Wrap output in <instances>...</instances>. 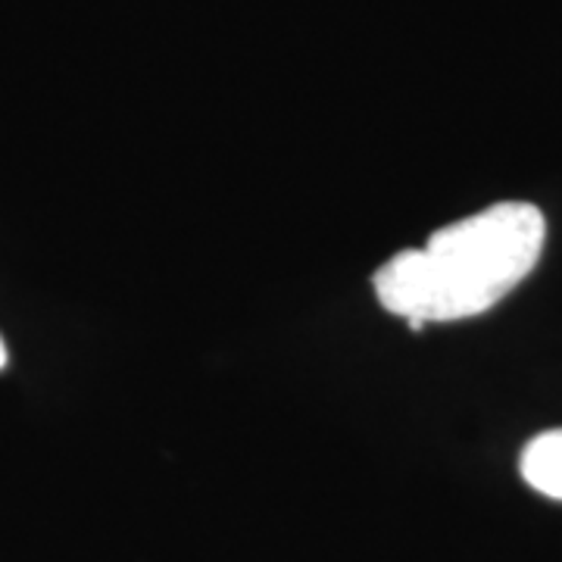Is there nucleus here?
<instances>
[{"mask_svg": "<svg viewBox=\"0 0 562 562\" xmlns=\"http://www.w3.org/2000/svg\"><path fill=\"white\" fill-rule=\"evenodd\" d=\"M519 472L531 491L550 501H562V428L543 431L525 443Z\"/></svg>", "mask_w": 562, "mask_h": 562, "instance_id": "obj_2", "label": "nucleus"}, {"mask_svg": "<svg viewBox=\"0 0 562 562\" xmlns=\"http://www.w3.org/2000/svg\"><path fill=\"white\" fill-rule=\"evenodd\" d=\"M7 366V344H3V338H0V369Z\"/></svg>", "mask_w": 562, "mask_h": 562, "instance_id": "obj_3", "label": "nucleus"}, {"mask_svg": "<svg viewBox=\"0 0 562 562\" xmlns=\"http://www.w3.org/2000/svg\"><path fill=\"white\" fill-rule=\"evenodd\" d=\"M547 220L528 201H503L438 228L375 272L372 288L387 313L409 325L482 316L538 266Z\"/></svg>", "mask_w": 562, "mask_h": 562, "instance_id": "obj_1", "label": "nucleus"}]
</instances>
